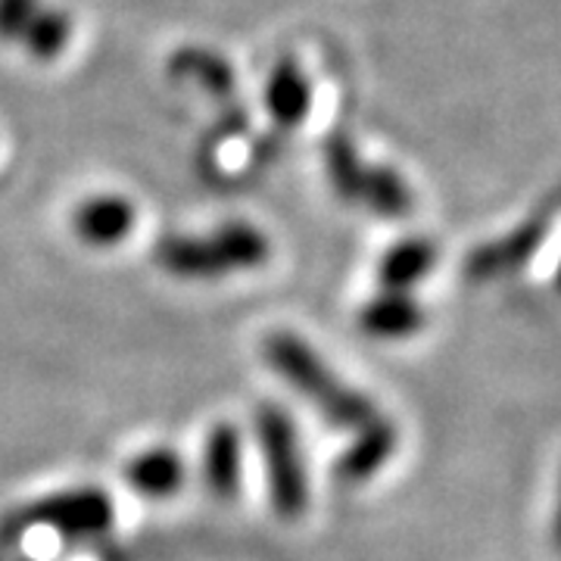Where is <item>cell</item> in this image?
Masks as SVG:
<instances>
[{"instance_id": "obj_1", "label": "cell", "mask_w": 561, "mask_h": 561, "mask_svg": "<svg viewBox=\"0 0 561 561\" xmlns=\"http://www.w3.org/2000/svg\"><path fill=\"white\" fill-rule=\"evenodd\" d=\"M265 359L284 381L294 383L306 400L319 402L328 421H334L341 427H368L371 421H378L375 405L362 393L337 381L328 371V365L297 334H284V331L272 334L265 341Z\"/></svg>"}, {"instance_id": "obj_2", "label": "cell", "mask_w": 561, "mask_h": 561, "mask_svg": "<svg viewBox=\"0 0 561 561\" xmlns=\"http://www.w3.org/2000/svg\"><path fill=\"white\" fill-rule=\"evenodd\" d=\"M157 260L179 278H219L262 265L268 260V238L247 221H231L209 238H165Z\"/></svg>"}, {"instance_id": "obj_3", "label": "cell", "mask_w": 561, "mask_h": 561, "mask_svg": "<svg viewBox=\"0 0 561 561\" xmlns=\"http://www.w3.org/2000/svg\"><path fill=\"white\" fill-rule=\"evenodd\" d=\"M256 434H260V446L268 461L272 502H275L280 518L294 522L306 512V502H309L294 421L287 419L278 405H262L256 415Z\"/></svg>"}, {"instance_id": "obj_4", "label": "cell", "mask_w": 561, "mask_h": 561, "mask_svg": "<svg viewBox=\"0 0 561 561\" xmlns=\"http://www.w3.org/2000/svg\"><path fill=\"white\" fill-rule=\"evenodd\" d=\"M28 522L50 524L62 534H98L110 527L113 508L101 490H76L28 508Z\"/></svg>"}, {"instance_id": "obj_5", "label": "cell", "mask_w": 561, "mask_h": 561, "mask_svg": "<svg viewBox=\"0 0 561 561\" xmlns=\"http://www.w3.org/2000/svg\"><path fill=\"white\" fill-rule=\"evenodd\" d=\"M135 206L116 197V194H106V197H94V201L81 203L76 209V234L81 241L91 243V247H113L128 238V231L135 228Z\"/></svg>"}, {"instance_id": "obj_6", "label": "cell", "mask_w": 561, "mask_h": 561, "mask_svg": "<svg viewBox=\"0 0 561 561\" xmlns=\"http://www.w3.org/2000/svg\"><path fill=\"white\" fill-rule=\"evenodd\" d=\"M203 478L209 493L219 500H231L241 486V434L231 424H219L209 431L203 453Z\"/></svg>"}, {"instance_id": "obj_7", "label": "cell", "mask_w": 561, "mask_h": 561, "mask_svg": "<svg viewBox=\"0 0 561 561\" xmlns=\"http://www.w3.org/2000/svg\"><path fill=\"white\" fill-rule=\"evenodd\" d=\"M309 103H312V88L302 76V69L294 60H280L265 84V106L272 119L284 128H294L306 119Z\"/></svg>"}, {"instance_id": "obj_8", "label": "cell", "mask_w": 561, "mask_h": 561, "mask_svg": "<svg viewBox=\"0 0 561 561\" xmlns=\"http://www.w3.org/2000/svg\"><path fill=\"white\" fill-rule=\"evenodd\" d=\"M125 478L131 483V490H138L144 496H172L184 481V465L172 449H153L144 453L125 468Z\"/></svg>"}, {"instance_id": "obj_9", "label": "cell", "mask_w": 561, "mask_h": 561, "mask_svg": "<svg viewBox=\"0 0 561 561\" xmlns=\"http://www.w3.org/2000/svg\"><path fill=\"white\" fill-rule=\"evenodd\" d=\"M359 324L371 337H383V341L390 337V341H397V337H405V334L419 331L421 309L412 300L400 297V294H383L381 300L368 302L362 309Z\"/></svg>"}, {"instance_id": "obj_10", "label": "cell", "mask_w": 561, "mask_h": 561, "mask_svg": "<svg viewBox=\"0 0 561 561\" xmlns=\"http://www.w3.org/2000/svg\"><path fill=\"white\" fill-rule=\"evenodd\" d=\"M169 69H172L175 79L197 81L203 91L213 94V98H228L234 91V72H231V66L221 60V57H216V54L203 50V47H184V50H179L172 57Z\"/></svg>"}, {"instance_id": "obj_11", "label": "cell", "mask_w": 561, "mask_h": 561, "mask_svg": "<svg viewBox=\"0 0 561 561\" xmlns=\"http://www.w3.org/2000/svg\"><path fill=\"white\" fill-rule=\"evenodd\" d=\"M397 446V434L390 424L383 421H371L368 427H362L359 443L343 456L341 461V478L346 481H362V478H371L383 461L390 459Z\"/></svg>"}, {"instance_id": "obj_12", "label": "cell", "mask_w": 561, "mask_h": 561, "mask_svg": "<svg viewBox=\"0 0 561 561\" xmlns=\"http://www.w3.org/2000/svg\"><path fill=\"white\" fill-rule=\"evenodd\" d=\"M72 38V20L69 13H62L57 7H41L25 25L20 44L35 57V60H54L66 50V44Z\"/></svg>"}, {"instance_id": "obj_13", "label": "cell", "mask_w": 561, "mask_h": 561, "mask_svg": "<svg viewBox=\"0 0 561 561\" xmlns=\"http://www.w3.org/2000/svg\"><path fill=\"white\" fill-rule=\"evenodd\" d=\"M434 262V247L427 241H405L393 247L381 262V280L390 290H402L431 268Z\"/></svg>"}, {"instance_id": "obj_14", "label": "cell", "mask_w": 561, "mask_h": 561, "mask_svg": "<svg viewBox=\"0 0 561 561\" xmlns=\"http://www.w3.org/2000/svg\"><path fill=\"white\" fill-rule=\"evenodd\" d=\"M324 162H328V175L334 181L337 194L346 197V201H356L362 179H365V165L356 157L353 144L343 135H334V138L328 140V147H324Z\"/></svg>"}, {"instance_id": "obj_15", "label": "cell", "mask_w": 561, "mask_h": 561, "mask_svg": "<svg viewBox=\"0 0 561 561\" xmlns=\"http://www.w3.org/2000/svg\"><path fill=\"white\" fill-rule=\"evenodd\" d=\"M41 0H0V41H20Z\"/></svg>"}, {"instance_id": "obj_16", "label": "cell", "mask_w": 561, "mask_h": 561, "mask_svg": "<svg viewBox=\"0 0 561 561\" xmlns=\"http://www.w3.org/2000/svg\"><path fill=\"white\" fill-rule=\"evenodd\" d=\"M556 542H559V549H561V502H559V518H556Z\"/></svg>"}]
</instances>
